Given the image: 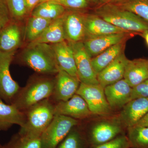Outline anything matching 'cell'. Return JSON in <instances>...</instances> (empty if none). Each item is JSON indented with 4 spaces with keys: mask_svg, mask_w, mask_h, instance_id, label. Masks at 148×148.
I'll return each instance as SVG.
<instances>
[{
    "mask_svg": "<svg viewBox=\"0 0 148 148\" xmlns=\"http://www.w3.org/2000/svg\"><path fill=\"white\" fill-rule=\"evenodd\" d=\"M55 85V77L42 76L32 78L14 96L11 104L24 112L35 104L49 98Z\"/></svg>",
    "mask_w": 148,
    "mask_h": 148,
    "instance_id": "cell-1",
    "label": "cell"
},
{
    "mask_svg": "<svg viewBox=\"0 0 148 148\" xmlns=\"http://www.w3.org/2000/svg\"><path fill=\"white\" fill-rule=\"evenodd\" d=\"M100 116L84 128L80 127L87 148H91L104 144L123 135L126 129L121 121L119 116Z\"/></svg>",
    "mask_w": 148,
    "mask_h": 148,
    "instance_id": "cell-2",
    "label": "cell"
},
{
    "mask_svg": "<svg viewBox=\"0 0 148 148\" xmlns=\"http://www.w3.org/2000/svg\"><path fill=\"white\" fill-rule=\"evenodd\" d=\"M54 106L55 103L47 98L23 112L25 122L18 133L30 138H40L55 115Z\"/></svg>",
    "mask_w": 148,
    "mask_h": 148,
    "instance_id": "cell-3",
    "label": "cell"
},
{
    "mask_svg": "<svg viewBox=\"0 0 148 148\" xmlns=\"http://www.w3.org/2000/svg\"><path fill=\"white\" fill-rule=\"evenodd\" d=\"M21 59L25 65L41 75H56L59 70L53 48L49 44L29 43Z\"/></svg>",
    "mask_w": 148,
    "mask_h": 148,
    "instance_id": "cell-4",
    "label": "cell"
},
{
    "mask_svg": "<svg viewBox=\"0 0 148 148\" xmlns=\"http://www.w3.org/2000/svg\"><path fill=\"white\" fill-rule=\"evenodd\" d=\"M95 14L116 27L140 34L148 31V23L135 14L113 4L99 5Z\"/></svg>",
    "mask_w": 148,
    "mask_h": 148,
    "instance_id": "cell-5",
    "label": "cell"
},
{
    "mask_svg": "<svg viewBox=\"0 0 148 148\" xmlns=\"http://www.w3.org/2000/svg\"><path fill=\"white\" fill-rule=\"evenodd\" d=\"M80 121L66 116L55 115L40 137L42 148H56Z\"/></svg>",
    "mask_w": 148,
    "mask_h": 148,
    "instance_id": "cell-6",
    "label": "cell"
},
{
    "mask_svg": "<svg viewBox=\"0 0 148 148\" xmlns=\"http://www.w3.org/2000/svg\"><path fill=\"white\" fill-rule=\"evenodd\" d=\"M86 102L94 115H111L113 110L106 99L104 88L100 84H88L81 83L76 93Z\"/></svg>",
    "mask_w": 148,
    "mask_h": 148,
    "instance_id": "cell-7",
    "label": "cell"
},
{
    "mask_svg": "<svg viewBox=\"0 0 148 148\" xmlns=\"http://www.w3.org/2000/svg\"><path fill=\"white\" fill-rule=\"evenodd\" d=\"M15 51L3 52L0 50V99L11 104L21 87L12 77L10 67Z\"/></svg>",
    "mask_w": 148,
    "mask_h": 148,
    "instance_id": "cell-8",
    "label": "cell"
},
{
    "mask_svg": "<svg viewBox=\"0 0 148 148\" xmlns=\"http://www.w3.org/2000/svg\"><path fill=\"white\" fill-rule=\"evenodd\" d=\"M69 42L73 51L77 73L81 83L99 84L97 74L91 64V58L86 50L83 42Z\"/></svg>",
    "mask_w": 148,
    "mask_h": 148,
    "instance_id": "cell-9",
    "label": "cell"
},
{
    "mask_svg": "<svg viewBox=\"0 0 148 148\" xmlns=\"http://www.w3.org/2000/svg\"><path fill=\"white\" fill-rule=\"evenodd\" d=\"M79 79L59 69L55 77V85L49 99L54 103L66 101L76 93L80 84Z\"/></svg>",
    "mask_w": 148,
    "mask_h": 148,
    "instance_id": "cell-10",
    "label": "cell"
},
{
    "mask_svg": "<svg viewBox=\"0 0 148 148\" xmlns=\"http://www.w3.org/2000/svg\"><path fill=\"white\" fill-rule=\"evenodd\" d=\"M54 115H61L81 121L93 115L82 97L75 94L68 101L55 103Z\"/></svg>",
    "mask_w": 148,
    "mask_h": 148,
    "instance_id": "cell-11",
    "label": "cell"
},
{
    "mask_svg": "<svg viewBox=\"0 0 148 148\" xmlns=\"http://www.w3.org/2000/svg\"><path fill=\"white\" fill-rule=\"evenodd\" d=\"M84 21L85 32L84 40L112 34L132 33L114 26L95 14H84Z\"/></svg>",
    "mask_w": 148,
    "mask_h": 148,
    "instance_id": "cell-12",
    "label": "cell"
},
{
    "mask_svg": "<svg viewBox=\"0 0 148 148\" xmlns=\"http://www.w3.org/2000/svg\"><path fill=\"white\" fill-rule=\"evenodd\" d=\"M132 91L124 79L104 88L106 99L113 111L122 109L132 100Z\"/></svg>",
    "mask_w": 148,
    "mask_h": 148,
    "instance_id": "cell-13",
    "label": "cell"
},
{
    "mask_svg": "<svg viewBox=\"0 0 148 148\" xmlns=\"http://www.w3.org/2000/svg\"><path fill=\"white\" fill-rule=\"evenodd\" d=\"M131 33H120L101 36L84 40L85 48L91 58L119 43L127 40Z\"/></svg>",
    "mask_w": 148,
    "mask_h": 148,
    "instance_id": "cell-14",
    "label": "cell"
},
{
    "mask_svg": "<svg viewBox=\"0 0 148 148\" xmlns=\"http://www.w3.org/2000/svg\"><path fill=\"white\" fill-rule=\"evenodd\" d=\"M148 112V98H138L128 102L122 109L119 116L121 121L127 129L137 124Z\"/></svg>",
    "mask_w": 148,
    "mask_h": 148,
    "instance_id": "cell-15",
    "label": "cell"
},
{
    "mask_svg": "<svg viewBox=\"0 0 148 148\" xmlns=\"http://www.w3.org/2000/svg\"><path fill=\"white\" fill-rule=\"evenodd\" d=\"M84 14L76 11L65 12L64 29L66 40L69 42H83L85 38Z\"/></svg>",
    "mask_w": 148,
    "mask_h": 148,
    "instance_id": "cell-16",
    "label": "cell"
},
{
    "mask_svg": "<svg viewBox=\"0 0 148 148\" xmlns=\"http://www.w3.org/2000/svg\"><path fill=\"white\" fill-rule=\"evenodd\" d=\"M128 61L124 52L119 56L97 75L99 84L104 88L123 79L125 66Z\"/></svg>",
    "mask_w": 148,
    "mask_h": 148,
    "instance_id": "cell-17",
    "label": "cell"
},
{
    "mask_svg": "<svg viewBox=\"0 0 148 148\" xmlns=\"http://www.w3.org/2000/svg\"><path fill=\"white\" fill-rule=\"evenodd\" d=\"M51 45L59 69L78 78L73 51L69 42L65 40Z\"/></svg>",
    "mask_w": 148,
    "mask_h": 148,
    "instance_id": "cell-18",
    "label": "cell"
},
{
    "mask_svg": "<svg viewBox=\"0 0 148 148\" xmlns=\"http://www.w3.org/2000/svg\"><path fill=\"white\" fill-rule=\"evenodd\" d=\"M123 79L133 88L148 79V60H128L125 67Z\"/></svg>",
    "mask_w": 148,
    "mask_h": 148,
    "instance_id": "cell-19",
    "label": "cell"
},
{
    "mask_svg": "<svg viewBox=\"0 0 148 148\" xmlns=\"http://www.w3.org/2000/svg\"><path fill=\"white\" fill-rule=\"evenodd\" d=\"M21 34L20 27L16 23L10 22L0 29V50L3 52L16 51L20 45Z\"/></svg>",
    "mask_w": 148,
    "mask_h": 148,
    "instance_id": "cell-20",
    "label": "cell"
},
{
    "mask_svg": "<svg viewBox=\"0 0 148 148\" xmlns=\"http://www.w3.org/2000/svg\"><path fill=\"white\" fill-rule=\"evenodd\" d=\"M25 122V115L13 105L4 103L0 99V130L6 131L14 125L20 127Z\"/></svg>",
    "mask_w": 148,
    "mask_h": 148,
    "instance_id": "cell-21",
    "label": "cell"
},
{
    "mask_svg": "<svg viewBox=\"0 0 148 148\" xmlns=\"http://www.w3.org/2000/svg\"><path fill=\"white\" fill-rule=\"evenodd\" d=\"M64 14L53 20L38 38L29 43L53 44L66 40L64 29Z\"/></svg>",
    "mask_w": 148,
    "mask_h": 148,
    "instance_id": "cell-22",
    "label": "cell"
},
{
    "mask_svg": "<svg viewBox=\"0 0 148 148\" xmlns=\"http://www.w3.org/2000/svg\"><path fill=\"white\" fill-rule=\"evenodd\" d=\"M126 41H123L112 46L99 55L91 58L92 67L97 75L112 62L119 56L124 52Z\"/></svg>",
    "mask_w": 148,
    "mask_h": 148,
    "instance_id": "cell-23",
    "label": "cell"
},
{
    "mask_svg": "<svg viewBox=\"0 0 148 148\" xmlns=\"http://www.w3.org/2000/svg\"><path fill=\"white\" fill-rule=\"evenodd\" d=\"M66 12V8L51 1L40 3L32 11V16H38L54 20Z\"/></svg>",
    "mask_w": 148,
    "mask_h": 148,
    "instance_id": "cell-24",
    "label": "cell"
},
{
    "mask_svg": "<svg viewBox=\"0 0 148 148\" xmlns=\"http://www.w3.org/2000/svg\"><path fill=\"white\" fill-rule=\"evenodd\" d=\"M53 21L38 16H31L28 19L25 29V38L29 43L34 41Z\"/></svg>",
    "mask_w": 148,
    "mask_h": 148,
    "instance_id": "cell-25",
    "label": "cell"
},
{
    "mask_svg": "<svg viewBox=\"0 0 148 148\" xmlns=\"http://www.w3.org/2000/svg\"><path fill=\"white\" fill-rule=\"evenodd\" d=\"M126 130L130 148H148V127L135 125Z\"/></svg>",
    "mask_w": 148,
    "mask_h": 148,
    "instance_id": "cell-26",
    "label": "cell"
},
{
    "mask_svg": "<svg viewBox=\"0 0 148 148\" xmlns=\"http://www.w3.org/2000/svg\"><path fill=\"white\" fill-rule=\"evenodd\" d=\"M115 5L135 14L148 23V0H124Z\"/></svg>",
    "mask_w": 148,
    "mask_h": 148,
    "instance_id": "cell-27",
    "label": "cell"
},
{
    "mask_svg": "<svg viewBox=\"0 0 148 148\" xmlns=\"http://www.w3.org/2000/svg\"><path fill=\"white\" fill-rule=\"evenodd\" d=\"M56 148H87L79 125L72 128Z\"/></svg>",
    "mask_w": 148,
    "mask_h": 148,
    "instance_id": "cell-28",
    "label": "cell"
},
{
    "mask_svg": "<svg viewBox=\"0 0 148 148\" xmlns=\"http://www.w3.org/2000/svg\"><path fill=\"white\" fill-rule=\"evenodd\" d=\"M3 148H42V146L40 138H30L18 132Z\"/></svg>",
    "mask_w": 148,
    "mask_h": 148,
    "instance_id": "cell-29",
    "label": "cell"
},
{
    "mask_svg": "<svg viewBox=\"0 0 148 148\" xmlns=\"http://www.w3.org/2000/svg\"><path fill=\"white\" fill-rule=\"evenodd\" d=\"M11 16L16 20H20L27 12L24 0H6Z\"/></svg>",
    "mask_w": 148,
    "mask_h": 148,
    "instance_id": "cell-30",
    "label": "cell"
},
{
    "mask_svg": "<svg viewBox=\"0 0 148 148\" xmlns=\"http://www.w3.org/2000/svg\"><path fill=\"white\" fill-rule=\"evenodd\" d=\"M91 148H130L126 135L123 134L104 144Z\"/></svg>",
    "mask_w": 148,
    "mask_h": 148,
    "instance_id": "cell-31",
    "label": "cell"
},
{
    "mask_svg": "<svg viewBox=\"0 0 148 148\" xmlns=\"http://www.w3.org/2000/svg\"><path fill=\"white\" fill-rule=\"evenodd\" d=\"M63 5L65 8L73 9H82L88 6L87 0H56L51 1Z\"/></svg>",
    "mask_w": 148,
    "mask_h": 148,
    "instance_id": "cell-32",
    "label": "cell"
},
{
    "mask_svg": "<svg viewBox=\"0 0 148 148\" xmlns=\"http://www.w3.org/2000/svg\"><path fill=\"white\" fill-rule=\"evenodd\" d=\"M11 16L6 0H0V29L10 23Z\"/></svg>",
    "mask_w": 148,
    "mask_h": 148,
    "instance_id": "cell-33",
    "label": "cell"
},
{
    "mask_svg": "<svg viewBox=\"0 0 148 148\" xmlns=\"http://www.w3.org/2000/svg\"><path fill=\"white\" fill-rule=\"evenodd\" d=\"M144 98H148V79L132 88V100Z\"/></svg>",
    "mask_w": 148,
    "mask_h": 148,
    "instance_id": "cell-34",
    "label": "cell"
},
{
    "mask_svg": "<svg viewBox=\"0 0 148 148\" xmlns=\"http://www.w3.org/2000/svg\"><path fill=\"white\" fill-rule=\"evenodd\" d=\"M41 1V0H24L27 12L33 10L40 3Z\"/></svg>",
    "mask_w": 148,
    "mask_h": 148,
    "instance_id": "cell-35",
    "label": "cell"
},
{
    "mask_svg": "<svg viewBox=\"0 0 148 148\" xmlns=\"http://www.w3.org/2000/svg\"><path fill=\"white\" fill-rule=\"evenodd\" d=\"M135 125L148 127V112Z\"/></svg>",
    "mask_w": 148,
    "mask_h": 148,
    "instance_id": "cell-36",
    "label": "cell"
},
{
    "mask_svg": "<svg viewBox=\"0 0 148 148\" xmlns=\"http://www.w3.org/2000/svg\"><path fill=\"white\" fill-rule=\"evenodd\" d=\"M124 1V0H99L98 4L99 5L106 4L116 5Z\"/></svg>",
    "mask_w": 148,
    "mask_h": 148,
    "instance_id": "cell-37",
    "label": "cell"
},
{
    "mask_svg": "<svg viewBox=\"0 0 148 148\" xmlns=\"http://www.w3.org/2000/svg\"><path fill=\"white\" fill-rule=\"evenodd\" d=\"M140 35L145 39L146 43L148 46V31L142 33V34H140Z\"/></svg>",
    "mask_w": 148,
    "mask_h": 148,
    "instance_id": "cell-38",
    "label": "cell"
},
{
    "mask_svg": "<svg viewBox=\"0 0 148 148\" xmlns=\"http://www.w3.org/2000/svg\"><path fill=\"white\" fill-rule=\"evenodd\" d=\"M88 3L92 4L98 3L99 0H87Z\"/></svg>",
    "mask_w": 148,
    "mask_h": 148,
    "instance_id": "cell-39",
    "label": "cell"
},
{
    "mask_svg": "<svg viewBox=\"0 0 148 148\" xmlns=\"http://www.w3.org/2000/svg\"><path fill=\"white\" fill-rule=\"evenodd\" d=\"M56 1V0H44L43 1H42V2H43L47 1Z\"/></svg>",
    "mask_w": 148,
    "mask_h": 148,
    "instance_id": "cell-40",
    "label": "cell"
},
{
    "mask_svg": "<svg viewBox=\"0 0 148 148\" xmlns=\"http://www.w3.org/2000/svg\"><path fill=\"white\" fill-rule=\"evenodd\" d=\"M3 146L1 145L0 144V148H3Z\"/></svg>",
    "mask_w": 148,
    "mask_h": 148,
    "instance_id": "cell-41",
    "label": "cell"
},
{
    "mask_svg": "<svg viewBox=\"0 0 148 148\" xmlns=\"http://www.w3.org/2000/svg\"><path fill=\"white\" fill-rule=\"evenodd\" d=\"M44 1V0H41V1L40 2V3L42 2L43 1Z\"/></svg>",
    "mask_w": 148,
    "mask_h": 148,
    "instance_id": "cell-42",
    "label": "cell"
}]
</instances>
